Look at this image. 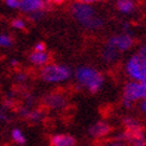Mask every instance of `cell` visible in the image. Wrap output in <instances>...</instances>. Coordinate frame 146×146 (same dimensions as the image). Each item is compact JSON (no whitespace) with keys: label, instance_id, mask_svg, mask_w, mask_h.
Masks as SVG:
<instances>
[{"label":"cell","instance_id":"cell-13","mask_svg":"<svg viewBox=\"0 0 146 146\" xmlns=\"http://www.w3.org/2000/svg\"><path fill=\"white\" fill-rule=\"evenodd\" d=\"M11 135H12V139L16 141V143H18V144H24V143H25V138H24L23 133H21L18 128L13 129L12 133H11Z\"/></svg>","mask_w":146,"mask_h":146},{"label":"cell","instance_id":"cell-23","mask_svg":"<svg viewBox=\"0 0 146 146\" xmlns=\"http://www.w3.org/2000/svg\"><path fill=\"white\" fill-rule=\"evenodd\" d=\"M52 1H54V3H62L63 0H52Z\"/></svg>","mask_w":146,"mask_h":146},{"label":"cell","instance_id":"cell-6","mask_svg":"<svg viewBox=\"0 0 146 146\" xmlns=\"http://www.w3.org/2000/svg\"><path fill=\"white\" fill-rule=\"evenodd\" d=\"M76 140L68 134H57L50 139V146H75Z\"/></svg>","mask_w":146,"mask_h":146},{"label":"cell","instance_id":"cell-14","mask_svg":"<svg viewBox=\"0 0 146 146\" xmlns=\"http://www.w3.org/2000/svg\"><path fill=\"white\" fill-rule=\"evenodd\" d=\"M0 44H1L3 46H11L12 45V40H11V38L9 37V36L3 35L1 37H0Z\"/></svg>","mask_w":146,"mask_h":146},{"label":"cell","instance_id":"cell-2","mask_svg":"<svg viewBox=\"0 0 146 146\" xmlns=\"http://www.w3.org/2000/svg\"><path fill=\"white\" fill-rule=\"evenodd\" d=\"M139 99L146 100V83L145 82H129L123 90V105L132 107V102Z\"/></svg>","mask_w":146,"mask_h":146},{"label":"cell","instance_id":"cell-5","mask_svg":"<svg viewBox=\"0 0 146 146\" xmlns=\"http://www.w3.org/2000/svg\"><path fill=\"white\" fill-rule=\"evenodd\" d=\"M132 43H133V40L129 36L122 35V36H118V37H113L109 40V46H112L113 49L125 50L132 45Z\"/></svg>","mask_w":146,"mask_h":146},{"label":"cell","instance_id":"cell-8","mask_svg":"<svg viewBox=\"0 0 146 146\" xmlns=\"http://www.w3.org/2000/svg\"><path fill=\"white\" fill-rule=\"evenodd\" d=\"M109 132V126L105 122H96L95 125H93L89 128V134L92 137H102Z\"/></svg>","mask_w":146,"mask_h":146},{"label":"cell","instance_id":"cell-11","mask_svg":"<svg viewBox=\"0 0 146 146\" xmlns=\"http://www.w3.org/2000/svg\"><path fill=\"white\" fill-rule=\"evenodd\" d=\"M46 102H48V105L51 106V107H55V108H58V107H61L63 104H64V100L62 96L60 95H51L46 99Z\"/></svg>","mask_w":146,"mask_h":146},{"label":"cell","instance_id":"cell-15","mask_svg":"<svg viewBox=\"0 0 146 146\" xmlns=\"http://www.w3.org/2000/svg\"><path fill=\"white\" fill-rule=\"evenodd\" d=\"M125 122H126V125H127L131 129H135L134 127L138 126V122H137L135 120H133V119H131V118H127V119L125 120Z\"/></svg>","mask_w":146,"mask_h":146},{"label":"cell","instance_id":"cell-10","mask_svg":"<svg viewBox=\"0 0 146 146\" xmlns=\"http://www.w3.org/2000/svg\"><path fill=\"white\" fill-rule=\"evenodd\" d=\"M118 7H119V10L121 12H131L133 10V7H134V4L132 0H119L118 1Z\"/></svg>","mask_w":146,"mask_h":146},{"label":"cell","instance_id":"cell-19","mask_svg":"<svg viewBox=\"0 0 146 146\" xmlns=\"http://www.w3.org/2000/svg\"><path fill=\"white\" fill-rule=\"evenodd\" d=\"M104 146H125V145H123L122 143H118V141H116V143H109V144H106V145H104Z\"/></svg>","mask_w":146,"mask_h":146},{"label":"cell","instance_id":"cell-17","mask_svg":"<svg viewBox=\"0 0 146 146\" xmlns=\"http://www.w3.org/2000/svg\"><path fill=\"white\" fill-rule=\"evenodd\" d=\"M12 25L16 27V29H23L24 26H25V24H24V21L23 20H19V19H17V20H14L13 23H12Z\"/></svg>","mask_w":146,"mask_h":146},{"label":"cell","instance_id":"cell-1","mask_svg":"<svg viewBox=\"0 0 146 146\" xmlns=\"http://www.w3.org/2000/svg\"><path fill=\"white\" fill-rule=\"evenodd\" d=\"M76 80L80 84L88 88L92 93H96L104 82V78L99 72L88 67H82L76 71Z\"/></svg>","mask_w":146,"mask_h":146},{"label":"cell","instance_id":"cell-18","mask_svg":"<svg viewBox=\"0 0 146 146\" xmlns=\"http://www.w3.org/2000/svg\"><path fill=\"white\" fill-rule=\"evenodd\" d=\"M36 50H37V52H44V44L38 43V44L36 45Z\"/></svg>","mask_w":146,"mask_h":146},{"label":"cell","instance_id":"cell-9","mask_svg":"<svg viewBox=\"0 0 146 146\" xmlns=\"http://www.w3.org/2000/svg\"><path fill=\"white\" fill-rule=\"evenodd\" d=\"M30 60L32 63L37 64V65H42L48 61V55L44 52H35L30 56Z\"/></svg>","mask_w":146,"mask_h":146},{"label":"cell","instance_id":"cell-22","mask_svg":"<svg viewBox=\"0 0 146 146\" xmlns=\"http://www.w3.org/2000/svg\"><path fill=\"white\" fill-rule=\"evenodd\" d=\"M18 78H19V80H24L25 77H24V75H19V77H18Z\"/></svg>","mask_w":146,"mask_h":146},{"label":"cell","instance_id":"cell-20","mask_svg":"<svg viewBox=\"0 0 146 146\" xmlns=\"http://www.w3.org/2000/svg\"><path fill=\"white\" fill-rule=\"evenodd\" d=\"M141 111L146 113V100H144L143 104H141Z\"/></svg>","mask_w":146,"mask_h":146},{"label":"cell","instance_id":"cell-24","mask_svg":"<svg viewBox=\"0 0 146 146\" xmlns=\"http://www.w3.org/2000/svg\"><path fill=\"white\" fill-rule=\"evenodd\" d=\"M145 83H146V82H145Z\"/></svg>","mask_w":146,"mask_h":146},{"label":"cell","instance_id":"cell-12","mask_svg":"<svg viewBox=\"0 0 146 146\" xmlns=\"http://www.w3.org/2000/svg\"><path fill=\"white\" fill-rule=\"evenodd\" d=\"M131 143H132V146H145V138L143 134L135 132L131 139Z\"/></svg>","mask_w":146,"mask_h":146},{"label":"cell","instance_id":"cell-4","mask_svg":"<svg viewBox=\"0 0 146 146\" xmlns=\"http://www.w3.org/2000/svg\"><path fill=\"white\" fill-rule=\"evenodd\" d=\"M74 16L87 26H98L99 21L94 17V11L88 5L77 4L74 6Z\"/></svg>","mask_w":146,"mask_h":146},{"label":"cell","instance_id":"cell-21","mask_svg":"<svg viewBox=\"0 0 146 146\" xmlns=\"http://www.w3.org/2000/svg\"><path fill=\"white\" fill-rule=\"evenodd\" d=\"M84 3H93V1H96V0H82Z\"/></svg>","mask_w":146,"mask_h":146},{"label":"cell","instance_id":"cell-3","mask_svg":"<svg viewBox=\"0 0 146 146\" xmlns=\"http://www.w3.org/2000/svg\"><path fill=\"white\" fill-rule=\"evenodd\" d=\"M70 75V71L63 65H48L42 70V77L46 82H61L67 80Z\"/></svg>","mask_w":146,"mask_h":146},{"label":"cell","instance_id":"cell-16","mask_svg":"<svg viewBox=\"0 0 146 146\" xmlns=\"http://www.w3.org/2000/svg\"><path fill=\"white\" fill-rule=\"evenodd\" d=\"M6 4L9 5L12 9H16V7H19L20 6V1L19 0H6Z\"/></svg>","mask_w":146,"mask_h":146},{"label":"cell","instance_id":"cell-7","mask_svg":"<svg viewBox=\"0 0 146 146\" xmlns=\"http://www.w3.org/2000/svg\"><path fill=\"white\" fill-rule=\"evenodd\" d=\"M43 0H21L19 9L25 12H33L43 7Z\"/></svg>","mask_w":146,"mask_h":146}]
</instances>
